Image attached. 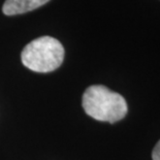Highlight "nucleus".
Returning a JSON list of instances; mask_svg holds the SVG:
<instances>
[{"instance_id": "f03ea898", "label": "nucleus", "mask_w": 160, "mask_h": 160, "mask_svg": "<svg viewBox=\"0 0 160 160\" xmlns=\"http://www.w3.org/2000/svg\"><path fill=\"white\" fill-rule=\"evenodd\" d=\"M22 63L35 72H50L63 62L64 48L59 40L42 36L29 42L22 51Z\"/></svg>"}, {"instance_id": "f257e3e1", "label": "nucleus", "mask_w": 160, "mask_h": 160, "mask_svg": "<svg viewBox=\"0 0 160 160\" xmlns=\"http://www.w3.org/2000/svg\"><path fill=\"white\" fill-rule=\"evenodd\" d=\"M82 104L86 114L97 121L116 123L127 114V103L124 97L102 85L87 88Z\"/></svg>"}, {"instance_id": "20e7f679", "label": "nucleus", "mask_w": 160, "mask_h": 160, "mask_svg": "<svg viewBox=\"0 0 160 160\" xmlns=\"http://www.w3.org/2000/svg\"><path fill=\"white\" fill-rule=\"evenodd\" d=\"M152 158L153 160H160V141L156 144L155 148L153 149Z\"/></svg>"}, {"instance_id": "7ed1b4c3", "label": "nucleus", "mask_w": 160, "mask_h": 160, "mask_svg": "<svg viewBox=\"0 0 160 160\" xmlns=\"http://www.w3.org/2000/svg\"><path fill=\"white\" fill-rule=\"evenodd\" d=\"M50 0H5L2 12L6 16L25 13L45 5Z\"/></svg>"}]
</instances>
